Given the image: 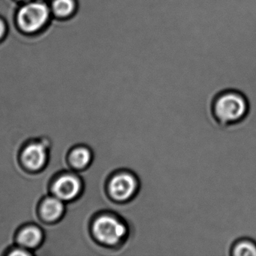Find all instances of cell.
Masks as SVG:
<instances>
[{"label": "cell", "instance_id": "4fadbf2b", "mask_svg": "<svg viewBox=\"0 0 256 256\" xmlns=\"http://www.w3.org/2000/svg\"><path fill=\"white\" fill-rule=\"evenodd\" d=\"M4 32H5V26L2 22H0V38L2 36Z\"/></svg>", "mask_w": 256, "mask_h": 256}, {"label": "cell", "instance_id": "7a4b0ae2", "mask_svg": "<svg viewBox=\"0 0 256 256\" xmlns=\"http://www.w3.org/2000/svg\"><path fill=\"white\" fill-rule=\"evenodd\" d=\"M94 236L106 246L120 247L126 242L130 234L128 223L120 216L104 214L96 218L92 227Z\"/></svg>", "mask_w": 256, "mask_h": 256}, {"label": "cell", "instance_id": "9c48e42d", "mask_svg": "<svg viewBox=\"0 0 256 256\" xmlns=\"http://www.w3.org/2000/svg\"><path fill=\"white\" fill-rule=\"evenodd\" d=\"M42 240V232L36 227H28L20 232L18 236V242L24 246H36Z\"/></svg>", "mask_w": 256, "mask_h": 256}, {"label": "cell", "instance_id": "8fae6325", "mask_svg": "<svg viewBox=\"0 0 256 256\" xmlns=\"http://www.w3.org/2000/svg\"><path fill=\"white\" fill-rule=\"evenodd\" d=\"M53 8L56 16L66 17L72 12L74 4L72 0H55Z\"/></svg>", "mask_w": 256, "mask_h": 256}, {"label": "cell", "instance_id": "277c9868", "mask_svg": "<svg viewBox=\"0 0 256 256\" xmlns=\"http://www.w3.org/2000/svg\"><path fill=\"white\" fill-rule=\"evenodd\" d=\"M48 18V10L42 4H30L24 6L18 14V24L26 32L38 30Z\"/></svg>", "mask_w": 256, "mask_h": 256}, {"label": "cell", "instance_id": "6da1fadb", "mask_svg": "<svg viewBox=\"0 0 256 256\" xmlns=\"http://www.w3.org/2000/svg\"><path fill=\"white\" fill-rule=\"evenodd\" d=\"M211 109L217 122L228 126L245 120L250 112V104L246 96L240 91L226 90L216 96Z\"/></svg>", "mask_w": 256, "mask_h": 256}, {"label": "cell", "instance_id": "5b68a950", "mask_svg": "<svg viewBox=\"0 0 256 256\" xmlns=\"http://www.w3.org/2000/svg\"><path fill=\"white\" fill-rule=\"evenodd\" d=\"M80 190V182L74 176H64L56 181L54 192L58 198L70 200L76 197Z\"/></svg>", "mask_w": 256, "mask_h": 256}, {"label": "cell", "instance_id": "52a82bcc", "mask_svg": "<svg viewBox=\"0 0 256 256\" xmlns=\"http://www.w3.org/2000/svg\"><path fill=\"white\" fill-rule=\"evenodd\" d=\"M230 254L233 256H256V242L248 236L236 240L232 248Z\"/></svg>", "mask_w": 256, "mask_h": 256}, {"label": "cell", "instance_id": "7c38bea8", "mask_svg": "<svg viewBox=\"0 0 256 256\" xmlns=\"http://www.w3.org/2000/svg\"><path fill=\"white\" fill-rule=\"evenodd\" d=\"M11 254H12V256H28V254H29V253L22 251V250H18V251L14 252Z\"/></svg>", "mask_w": 256, "mask_h": 256}, {"label": "cell", "instance_id": "ba28073f", "mask_svg": "<svg viewBox=\"0 0 256 256\" xmlns=\"http://www.w3.org/2000/svg\"><path fill=\"white\" fill-rule=\"evenodd\" d=\"M64 211V204L60 198H49L42 206V214L49 221L58 220Z\"/></svg>", "mask_w": 256, "mask_h": 256}, {"label": "cell", "instance_id": "8992f818", "mask_svg": "<svg viewBox=\"0 0 256 256\" xmlns=\"http://www.w3.org/2000/svg\"><path fill=\"white\" fill-rule=\"evenodd\" d=\"M24 164L32 170L40 168L46 160V151L44 146L34 144L28 146L23 154Z\"/></svg>", "mask_w": 256, "mask_h": 256}, {"label": "cell", "instance_id": "3957f363", "mask_svg": "<svg viewBox=\"0 0 256 256\" xmlns=\"http://www.w3.org/2000/svg\"><path fill=\"white\" fill-rule=\"evenodd\" d=\"M140 181L134 172L124 169L115 172L108 182L109 197L118 204L132 202L138 194Z\"/></svg>", "mask_w": 256, "mask_h": 256}, {"label": "cell", "instance_id": "30bf717a", "mask_svg": "<svg viewBox=\"0 0 256 256\" xmlns=\"http://www.w3.org/2000/svg\"><path fill=\"white\" fill-rule=\"evenodd\" d=\"M91 160L90 152L86 148L74 150L71 156L72 164L76 168L86 167Z\"/></svg>", "mask_w": 256, "mask_h": 256}]
</instances>
